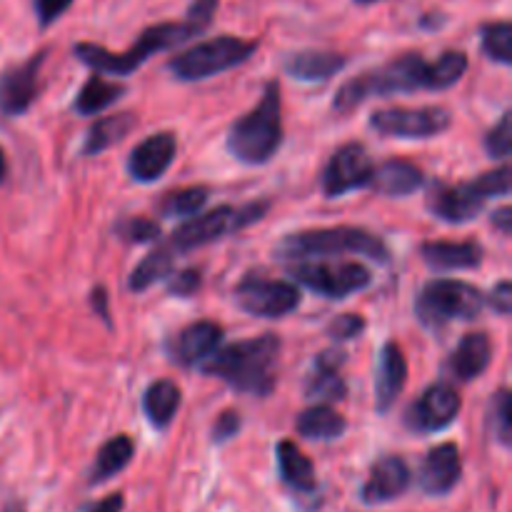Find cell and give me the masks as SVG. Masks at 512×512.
<instances>
[{"mask_svg":"<svg viewBox=\"0 0 512 512\" xmlns=\"http://www.w3.org/2000/svg\"><path fill=\"white\" fill-rule=\"evenodd\" d=\"M135 115L133 113H115L108 115V118H100L90 125L88 135H85L83 143V155H98L103 150L113 148L115 143L125 138L130 130L135 128Z\"/></svg>","mask_w":512,"mask_h":512,"instance_id":"29","label":"cell"},{"mask_svg":"<svg viewBox=\"0 0 512 512\" xmlns=\"http://www.w3.org/2000/svg\"><path fill=\"white\" fill-rule=\"evenodd\" d=\"M355 3H360V5H373V3H380V0H355Z\"/></svg>","mask_w":512,"mask_h":512,"instance_id":"49","label":"cell"},{"mask_svg":"<svg viewBox=\"0 0 512 512\" xmlns=\"http://www.w3.org/2000/svg\"><path fill=\"white\" fill-rule=\"evenodd\" d=\"M343 363V350H325V353H320L308 380H305V395L310 400H320V403H340V400H345L348 385H345L343 375H340Z\"/></svg>","mask_w":512,"mask_h":512,"instance_id":"21","label":"cell"},{"mask_svg":"<svg viewBox=\"0 0 512 512\" xmlns=\"http://www.w3.org/2000/svg\"><path fill=\"white\" fill-rule=\"evenodd\" d=\"M488 305L498 315H510V310H512V285H510V280H500V283L495 285L493 293H490V298H488Z\"/></svg>","mask_w":512,"mask_h":512,"instance_id":"43","label":"cell"},{"mask_svg":"<svg viewBox=\"0 0 512 512\" xmlns=\"http://www.w3.org/2000/svg\"><path fill=\"white\" fill-rule=\"evenodd\" d=\"M453 125V115L445 108H385L370 115V128L383 138L428 140Z\"/></svg>","mask_w":512,"mask_h":512,"instance_id":"10","label":"cell"},{"mask_svg":"<svg viewBox=\"0 0 512 512\" xmlns=\"http://www.w3.org/2000/svg\"><path fill=\"white\" fill-rule=\"evenodd\" d=\"M423 170L415 163L403 158H390L373 168V178H370V188L388 198H405V195L415 193L423 188Z\"/></svg>","mask_w":512,"mask_h":512,"instance_id":"22","label":"cell"},{"mask_svg":"<svg viewBox=\"0 0 512 512\" xmlns=\"http://www.w3.org/2000/svg\"><path fill=\"white\" fill-rule=\"evenodd\" d=\"M510 193V168H500L483 173L480 178L468 180V183L445 185L438 183L428 195V210L438 220L450 225L470 223L480 215L490 198Z\"/></svg>","mask_w":512,"mask_h":512,"instance_id":"6","label":"cell"},{"mask_svg":"<svg viewBox=\"0 0 512 512\" xmlns=\"http://www.w3.org/2000/svg\"><path fill=\"white\" fill-rule=\"evenodd\" d=\"M460 408L463 403L453 385L435 383L405 410V425L420 435L440 433L458 420Z\"/></svg>","mask_w":512,"mask_h":512,"instance_id":"12","label":"cell"},{"mask_svg":"<svg viewBox=\"0 0 512 512\" xmlns=\"http://www.w3.org/2000/svg\"><path fill=\"white\" fill-rule=\"evenodd\" d=\"M3 512H25V508H23V503H18V500H13V503L5 505Z\"/></svg>","mask_w":512,"mask_h":512,"instance_id":"48","label":"cell"},{"mask_svg":"<svg viewBox=\"0 0 512 512\" xmlns=\"http://www.w3.org/2000/svg\"><path fill=\"white\" fill-rule=\"evenodd\" d=\"M410 488V468L400 455H385L370 468L363 485V500L368 505H385L398 500Z\"/></svg>","mask_w":512,"mask_h":512,"instance_id":"17","label":"cell"},{"mask_svg":"<svg viewBox=\"0 0 512 512\" xmlns=\"http://www.w3.org/2000/svg\"><path fill=\"white\" fill-rule=\"evenodd\" d=\"M298 433L308 440H338L348 430V423L340 413H335L328 403L313 405V408L303 410L295 423Z\"/></svg>","mask_w":512,"mask_h":512,"instance_id":"28","label":"cell"},{"mask_svg":"<svg viewBox=\"0 0 512 512\" xmlns=\"http://www.w3.org/2000/svg\"><path fill=\"white\" fill-rule=\"evenodd\" d=\"M223 328L213 320H198V323L188 325L185 330H180V335H175V340L170 343L168 353L175 363L180 365H195L200 360H205L208 355H213L215 350L223 343Z\"/></svg>","mask_w":512,"mask_h":512,"instance_id":"20","label":"cell"},{"mask_svg":"<svg viewBox=\"0 0 512 512\" xmlns=\"http://www.w3.org/2000/svg\"><path fill=\"white\" fill-rule=\"evenodd\" d=\"M230 230L235 228V208L230 205H218V208L208 210L203 215H193V218L185 220L173 235H170L168 248L173 253H180V250H193L203 248V245L215 243L223 235H228Z\"/></svg>","mask_w":512,"mask_h":512,"instance_id":"15","label":"cell"},{"mask_svg":"<svg viewBox=\"0 0 512 512\" xmlns=\"http://www.w3.org/2000/svg\"><path fill=\"white\" fill-rule=\"evenodd\" d=\"M280 350H283V343L273 333L238 340V343L208 355L203 373L225 380L230 388L240 390V393L265 398L275 388V365H278Z\"/></svg>","mask_w":512,"mask_h":512,"instance_id":"2","label":"cell"},{"mask_svg":"<svg viewBox=\"0 0 512 512\" xmlns=\"http://www.w3.org/2000/svg\"><path fill=\"white\" fill-rule=\"evenodd\" d=\"M405 383H408V360H405L403 348L398 343H385V348L380 350L378 375H375V410L380 415L393 408Z\"/></svg>","mask_w":512,"mask_h":512,"instance_id":"19","label":"cell"},{"mask_svg":"<svg viewBox=\"0 0 512 512\" xmlns=\"http://www.w3.org/2000/svg\"><path fill=\"white\" fill-rule=\"evenodd\" d=\"M133 453H135L133 440H130L128 435H115L113 440H108V443L100 448L93 470H90V483L98 485V483H105V480L115 478L120 470L128 468V463L133 460Z\"/></svg>","mask_w":512,"mask_h":512,"instance_id":"30","label":"cell"},{"mask_svg":"<svg viewBox=\"0 0 512 512\" xmlns=\"http://www.w3.org/2000/svg\"><path fill=\"white\" fill-rule=\"evenodd\" d=\"M115 235L125 243H153L160 235V225L150 218H123L118 225H115Z\"/></svg>","mask_w":512,"mask_h":512,"instance_id":"36","label":"cell"},{"mask_svg":"<svg viewBox=\"0 0 512 512\" xmlns=\"http://www.w3.org/2000/svg\"><path fill=\"white\" fill-rule=\"evenodd\" d=\"M235 303L255 318H285L300 305V290L288 280H270L250 273L235 285Z\"/></svg>","mask_w":512,"mask_h":512,"instance_id":"11","label":"cell"},{"mask_svg":"<svg viewBox=\"0 0 512 512\" xmlns=\"http://www.w3.org/2000/svg\"><path fill=\"white\" fill-rule=\"evenodd\" d=\"M373 168L370 155L365 145L348 143L343 148L335 150L330 155L328 165L323 170V193L328 198H340V195L350 193V190L370 188V178H373Z\"/></svg>","mask_w":512,"mask_h":512,"instance_id":"13","label":"cell"},{"mask_svg":"<svg viewBox=\"0 0 512 512\" xmlns=\"http://www.w3.org/2000/svg\"><path fill=\"white\" fill-rule=\"evenodd\" d=\"M348 65V58L330 50H303L285 60V73L300 83H325Z\"/></svg>","mask_w":512,"mask_h":512,"instance_id":"25","label":"cell"},{"mask_svg":"<svg viewBox=\"0 0 512 512\" xmlns=\"http://www.w3.org/2000/svg\"><path fill=\"white\" fill-rule=\"evenodd\" d=\"M33 5L40 28H48V25H53L73 5V0H33Z\"/></svg>","mask_w":512,"mask_h":512,"instance_id":"41","label":"cell"},{"mask_svg":"<svg viewBox=\"0 0 512 512\" xmlns=\"http://www.w3.org/2000/svg\"><path fill=\"white\" fill-rule=\"evenodd\" d=\"M493 360V343L485 333H468L458 343L455 353L450 355L448 370L460 383L480 378Z\"/></svg>","mask_w":512,"mask_h":512,"instance_id":"23","label":"cell"},{"mask_svg":"<svg viewBox=\"0 0 512 512\" xmlns=\"http://www.w3.org/2000/svg\"><path fill=\"white\" fill-rule=\"evenodd\" d=\"M5 175H8V160H5L3 148H0V183L5 180Z\"/></svg>","mask_w":512,"mask_h":512,"instance_id":"47","label":"cell"},{"mask_svg":"<svg viewBox=\"0 0 512 512\" xmlns=\"http://www.w3.org/2000/svg\"><path fill=\"white\" fill-rule=\"evenodd\" d=\"M193 35H200V30L195 28L190 20L183 23H158L150 25L140 33L138 43L133 45L125 53H110L103 45L95 43H78L73 48L75 58L83 65H88L95 73H108V75H130L150 58V55L160 53V50L175 48V45L185 43Z\"/></svg>","mask_w":512,"mask_h":512,"instance_id":"4","label":"cell"},{"mask_svg":"<svg viewBox=\"0 0 512 512\" xmlns=\"http://www.w3.org/2000/svg\"><path fill=\"white\" fill-rule=\"evenodd\" d=\"M45 63V53H35L25 63L13 65L0 75V110L10 118H18L33 105L40 90V68Z\"/></svg>","mask_w":512,"mask_h":512,"instance_id":"14","label":"cell"},{"mask_svg":"<svg viewBox=\"0 0 512 512\" xmlns=\"http://www.w3.org/2000/svg\"><path fill=\"white\" fill-rule=\"evenodd\" d=\"M460 475H463V460L458 445L443 443L425 455L420 465V488L423 493L440 498L460 483Z\"/></svg>","mask_w":512,"mask_h":512,"instance_id":"18","label":"cell"},{"mask_svg":"<svg viewBox=\"0 0 512 512\" xmlns=\"http://www.w3.org/2000/svg\"><path fill=\"white\" fill-rule=\"evenodd\" d=\"M480 43H483V53L493 63H512V25L508 20L483 25V30H480Z\"/></svg>","mask_w":512,"mask_h":512,"instance_id":"34","label":"cell"},{"mask_svg":"<svg viewBox=\"0 0 512 512\" xmlns=\"http://www.w3.org/2000/svg\"><path fill=\"white\" fill-rule=\"evenodd\" d=\"M275 458H278L280 475L290 488L298 490V493H313L318 488L313 460L293 440H280L278 448H275Z\"/></svg>","mask_w":512,"mask_h":512,"instance_id":"26","label":"cell"},{"mask_svg":"<svg viewBox=\"0 0 512 512\" xmlns=\"http://www.w3.org/2000/svg\"><path fill=\"white\" fill-rule=\"evenodd\" d=\"M280 143H283V100H280V83L270 80L260 103L230 125L228 150L240 163L265 165L278 153Z\"/></svg>","mask_w":512,"mask_h":512,"instance_id":"3","label":"cell"},{"mask_svg":"<svg viewBox=\"0 0 512 512\" xmlns=\"http://www.w3.org/2000/svg\"><path fill=\"white\" fill-rule=\"evenodd\" d=\"M340 253L365 255V258L375 260V263H388L390 260V250L383 238L363 228H348V225L290 233L275 248V255L283 260L330 258V255Z\"/></svg>","mask_w":512,"mask_h":512,"instance_id":"5","label":"cell"},{"mask_svg":"<svg viewBox=\"0 0 512 512\" xmlns=\"http://www.w3.org/2000/svg\"><path fill=\"white\" fill-rule=\"evenodd\" d=\"M123 505H125L123 495L113 493V495H108V498L98 500V503L85 505V508H80L78 512H123Z\"/></svg>","mask_w":512,"mask_h":512,"instance_id":"44","label":"cell"},{"mask_svg":"<svg viewBox=\"0 0 512 512\" xmlns=\"http://www.w3.org/2000/svg\"><path fill=\"white\" fill-rule=\"evenodd\" d=\"M420 255L435 270H470L483 263V248L475 240L450 243V240H433L420 245Z\"/></svg>","mask_w":512,"mask_h":512,"instance_id":"24","label":"cell"},{"mask_svg":"<svg viewBox=\"0 0 512 512\" xmlns=\"http://www.w3.org/2000/svg\"><path fill=\"white\" fill-rule=\"evenodd\" d=\"M485 298L475 285L465 280H430L415 300V315L425 328H443L453 320H475L483 310Z\"/></svg>","mask_w":512,"mask_h":512,"instance_id":"7","label":"cell"},{"mask_svg":"<svg viewBox=\"0 0 512 512\" xmlns=\"http://www.w3.org/2000/svg\"><path fill=\"white\" fill-rule=\"evenodd\" d=\"M208 195L210 190L203 188V185L173 190L160 203V213H163V218H193L208 203Z\"/></svg>","mask_w":512,"mask_h":512,"instance_id":"33","label":"cell"},{"mask_svg":"<svg viewBox=\"0 0 512 512\" xmlns=\"http://www.w3.org/2000/svg\"><path fill=\"white\" fill-rule=\"evenodd\" d=\"M488 430L503 448H510L512 440V395L498 390L488 405Z\"/></svg>","mask_w":512,"mask_h":512,"instance_id":"35","label":"cell"},{"mask_svg":"<svg viewBox=\"0 0 512 512\" xmlns=\"http://www.w3.org/2000/svg\"><path fill=\"white\" fill-rule=\"evenodd\" d=\"M255 50H258L255 40L238 38V35H218V38L203 40V43L175 55L168 63V70L173 73V78L193 83V80H205L210 75L235 68V65H243Z\"/></svg>","mask_w":512,"mask_h":512,"instance_id":"8","label":"cell"},{"mask_svg":"<svg viewBox=\"0 0 512 512\" xmlns=\"http://www.w3.org/2000/svg\"><path fill=\"white\" fill-rule=\"evenodd\" d=\"M173 265H175V255L173 250L165 245V248H155L153 253L145 255L138 265L133 268L128 278V288L133 293H145L150 285L160 283V280H168L173 275Z\"/></svg>","mask_w":512,"mask_h":512,"instance_id":"31","label":"cell"},{"mask_svg":"<svg viewBox=\"0 0 512 512\" xmlns=\"http://www.w3.org/2000/svg\"><path fill=\"white\" fill-rule=\"evenodd\" d=\"M200 283H203V275H200L198 268L180 270L168 280V293L178 295V298H190V295L198 293Z\"/></svg>","mask_w":512,"mask_h":512,"instance_id":"38","label":"cell"},{"mask_svg":"<svg viewBox=\"0 0 512 512\" xmlns=\"http://www.w3.org/2000/svg\"><path fill=\"white\" fill-rule=\"evenodd\" d=\"M178 138L168 130L145 138L133 148L128 158V175L135 183H155L165 175V170L173 165Z\"/></svg>","mask_w":512,"mask_h":512,"instance_id":"16","label":"cell"},{"mask_svg":"<svg viewBox=\"0 0 512 512\" xmlns=\"http://www.w3.org/2000/svg\"><path fill=\"white\" fill-rule=\"evenodd\" d=\"M180 388L173 380H155L145 388L143 395V410L145 418L150 420V425L158 430H165L173 423L175 413L180 408Z\"/></svg>","mask_w":512,"mask_h":512,"instance_id":"27","label":"cell"},{"mask_svg":"<svg viewBox=\"0 0 512 512\" xmlns=\"http://www.w3.org/2000/svg\"><path fill=\"white\" fill-rule=\"evenodd\" d=\"M363 330H365V320L355 313L338 315V318L328 325V335L333 340H353L358 338Z\"/></svg>","mask_w":512,"mask_h":512,"instance_id":"39","label":"cell"},{"mask_svg":"<svg viewBox=\"0 0 512 512\" xmlns=\"http://www.w3.org/2000/svg\"><path fill=\"white\" fill-rule=\"evenodd\" d=\"M90 305H93V310L95 313L100 315V318L105 320V323L110 325V310H108V295H105V288H95V290H90Z\"/></svg>","mask_w":512,"mask_h":512,"instance_id":"45","label":"cell"},{"mask_svg":"<svg viewBox=\"0 0 512 512\" xmlns=\"http://www.w3.org/2000/svg\"><path fill=\"white\" fill-rule=\"evenodd\" d=\"M238 430H240V415L235 413V410H225V413H220L218 420H215L210 438H213L215 445H223L228 443L230 438H235Z\"/></svg>","mask_w":512,"mask_h":512,"instance_id":"40","label":"cell"},{"mask_svg":"<svg viewBox=\"0 0 512 512\" xmlns=\"http://www.w3.org/2000/svg\"><path fill=\"white\" fill-rule=\"evenodd\" d=\"M468 70V55L460 50H448L438 60L428 63L420 53H405L390 60L383 68L350 78L335 93L333 110L348 113L368 98H385L393 93H413V90H448L463 80Z\"/></svg>","mask_w":512,"mask_h":512,"instance_id":"1","label":"cell"},{"mask_svg":"<svg viewBox=\"0 0 512 512\" xmlns=\"http://www.w3.org/2000/svg\"><path fill=\"white\" fill-rule=\"evenodd\" d=\"M293 280L330 300H345L373 283V275L355 260H308L290 268Z\"/></svg>","mask_w":512,"mask_h":512,"instance_id":"9","label":"cell"},{"mask_svg":"<svg viewBox=\"0 0 512 512\" xmlns=\"http://www.w3.org/2000/svg\"><path fill=\"white\" fill-rule=\"evenodd\" d=\"M493 225L500 230L503 235L512 233V210L505 205V208H498L493 213Z\"/></svg>","mask_w":512,"mask_h":512,"instance_id":"46","label":"cell"},{"mask_svg":"<svg viewBox=\"0 0 512 512\" xmlns=\"http://www.w3.org/2000/svg\"><path fill=\"white\" fill-rule=\"evenodd\" d=\"M510 123H512V115L503 113V118L498 120V125L485 135V150H488L490 158L505 160L510 155V148H512Z\"/></svg>","mask_w":512,"mask_h":512,"instance_id":"37","label":"cell"},{"mask_svg":"<svg viewBox=\"0 0 512 512\" xmlns=\"http://www.w3.org/2000/svg\"><path fill=\"white\" fill-rule=\"evenodd\" d=\"M125 95V88L118 83H110L103 75H90L88 83L80 88L78 98H75L73 110L78 115H98L105 108L120 100Z\"/></svg>","mask_w":512,"mask_h":512,"instance_id":"32","label":"cell"},{"mask_svg":"<svg viewBox=\"0 0 512 512\" xmlns=\"http://www.w3.org/2000/svg\"><path fill=\"white\" fill-rule=\"evenodd\" d=\"M215 10H218V0H193L185 20H190V23L203 33V30H208V25L213 23Z\"/></svg>","mask_w":512,"mask_h":512,"instance_id":"42","label":"cell"}]
</instances>
